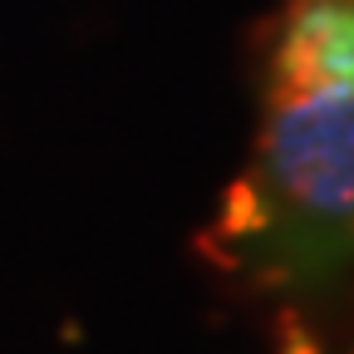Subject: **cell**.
<instances>
[{"label":"cell","instance_id":"cell-2","mask_svg":"<svg viewBox=\"0 0 354 354\" xmlns=\"http://www.w3.org/2000/svg\"><path fill=\"white\" fill-rule=\"evenodd\" d=\"M276 354H330V349H320V344L310 339V335H305L300 325H286V335H281ZM344 354H354V349H344Z\"/></svg>","mask_w":354,"mask_h":354},{"label":"cell","instance_id":"cell-1","mask_svg":"<svg viewBox=\"0 0 354 354\" xmlns=\"http://www.w3.org/2000/svg\"><path fill=\"white\" fill-rule=\"evenodd\" d=\"M202 246L266 290L354 276V84L261 79V123Z\"/></svg>","mask_w":354,"mask_h":354}]
</instances>
